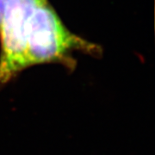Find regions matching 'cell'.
<instances>
[{
  "instance_id": "1",
  "label": "cell",
  "mask_w": 155,
  "mask_h": 155,
  "mask_svg": "<svg viewBox=\"0 0 155 155\" xmlns=\"http://www.w3.org/2000/svg\"><path fill=\"white\" fill-rule=\"evenodd\" d=\"M75 45L48 0H0V88L28 67L64 63Z\"/></svg>"
}]
</instances>
